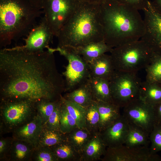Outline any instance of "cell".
Instances as JSON below:
<instances>
[{
  "mask_svg": "<svg viewBox=\"0 0 161 161\" xmlns=\"http://www.w3.org/2000/svg\"><path fill=\"white\" fill-rule=\"evenodd\" d=\"M153 6L161 13V0H149Z\"/></svg>",
  "mask_w": 161,
  "mask_h": 161,
  "instance_id": "ab89813d",
  "label": "cell"
},
{
  "mask_svg": "<svg viewBox=\"0 0 161 161\" xmlns=\"http://www.w3.org/2000/svg\"><path fill=\"white\" fill-rule=\"evenodd\" d=\"M67 140L80 154L92 135L86 128L77 127L65 134Z\"/></svg>",
  "mask_w": 161,
  "mask_h": 161,
  "instance_id": "484cf974",
  "label": "cell"
},
{
  "mask_svg": "<svg viewBox=\"0 0 161 161\" xmlns=\"http://www.w3.org/2000/svg\"><path fill=\"white\" fill-rule=\"evenodd\" d=\"M107 147L100 133L92 135L80 153L81 161L101 160Z\"/></svg>",
  "mask_w": 161,
  "mask_h": 161,
  "instance_id": "e0dca14e",
  "label": "cell"
},
{
  "mask_svg": "<svg viewBox=\"0 0 161 161\" xmlns=\"http://www.w3.org/2000/svg\"><path fill=\"white\" fill-rule=\"evenodd\" d=\"M53 35L44 17L30 31L24 39L25 44L14 47L31 52H42L49 47Z\"/></svg>",
  "mask_w": 161,
  "mask_h": 161,
  "instance_id": "4fadbf2b",
  "label": "cell"
},
{
  "mask_svg": "<svg viewBox=\"0 0 161 161\" xmlns=\"http://www.w3.org/2000/svg\"><path fill=\"white\" fill-rule=\"evenodd\" d=\"M80 1L87 2L90 3H94L100 4L106 0H77Z\"/></svg>",
  "mask_w": 161,
  "mask_h": 161,
  "instance_id": "60d3db41",
  "label": "cell"
},
{
  "mask_svg": "<svg viewBox=\"0 0 161 161\" xmlns=\"http://www.w3.org/2000/svg\"><path fill=\"white\" fill-rule=\"evenodd\" d=\"M145 69V80L161 85V54L153 52L150 61Z\"/></svg>",
  "mask_w": 161,
  "mask_h": 161,
  "instance_id": "83f0119b",
  "label": "cell"
},
{
  "mask_svg": "<svg viewBox=\"0 0 161 161\" xmlns=\"http://www.w3.org/2000/svg\"><path fill=\"white\" fill-rule=\"evenodd\" d=\"M110 52L115 70L137 72L145 69L153 52L140 39L113 48Z\"/></svg>",
  "mask_w": 161,
  "mask_h": 161,
  "instance_id": "5b68a950",
  "label": "cell"
},
{
  "mask_svg": "<svg viewBox=\"0 0 161 161\" xmlns=\"http://www.w3.org/2000/svg\"><path fill=\"white\" fill-rule=\"evenodd\" d=\"M71 48L88 63L106 53L110 52L113 48L107 45L104 40Z\"/></svg>",
  "mask_w": 161,
  "mask_h": 161,
  "instance_id": "ffe728a7",
  "label": "cell"
},
{
  "mask_svg": "<svg viewBox=\"0 0 161 161\" xmlns=\"http://www.w3.org/2000/svg\"><path fill=\"white\" fill-rule=\"evenodd\" d=\"M122 115L128 122L149 134L156 125L154 107L138 98L123 107Z\"/></svg>",
  "mask_w": 161,
  "mask_h": 161,
  "instance_id": "30bf717a",
  "label": "cell"
},
{
  "mask_svg": "<svg viewBox=\"0 0 161 161\" xmlns=\"http://www.w3.org/2000/svg\"><path fill=\"white\" fill-rule=\"evenodd\" d=\"M151 146L149 148L153 153L161 151V126L156 125L149 134Z\"/></svg>",
  "mask_w": 161,
  "mask_h": 161,
  "instance_id": "836d02e7",
  "label": "cell"
},
{
  "mask_svg": "<svg viewBox=\"0 0 161 161\" xmlns=\"http://www.w3.org/2000/svg\"><path fill=\"white\" fill-rule=\"evenodd\" d=\"M158 159L148 146L130 147L124 145L107 147L102 161H153Z\"/></svg>",
  "mask_w": 161,
  "mask_h": 161,
  "instance_id": "7c38bea8",
  "label": "cell"
},
{
  "mask_svg": "<svg viewBox=\"0 0 161 161\" xmlns=\"http://www.w3.org/2000/svg\"><path fill=\"white\" fill-rule=\"evenodd\" d=\"M43 13L26 0H0V47L27 35Z\"/></svg>",
  "mask_w": 161,
  "mask_h": 161,
  "instance_id": "277c9868",
  "label": "cell"
},
{
  "mask_svg": "<svg viewBox=\"0 0 161 161\" xmlns=\"http://www.w3.org/2000/svg\"><path fill=\"white\" fill-rule=\"evenodd\" d=\"M77 0H43L44 16L53 36L57 37L61 30L73 13Z\"/></svg>",
  "mask_w": 161,
  "mask_h": 161,
  "instance_id": "9c48e42d",
  "label": "cell"
},
{
  "mask_svg": "<svg viewBox=\"0 0 161 161\" xmlns=\"http://www.w3.org/2000/svg\"><path fill=\"white\" fill-rule=\"evenodd\" d=\"M32 6L40 10L42 9L43 0H26Z\"/></svg>",
  "mask_w": 161,
  "mask_h": 161,
  "instance_id": "f35d334b",
  "label": "cell"
},
{
  "mask_svg": "<svg viewBox=\"0 0 161 161\" xmlns=\"http://www.w3.org/2000/svg\"><path fill=\"white\" fill-rule=\"evenodd\" d=\"M61 103V100L59 104L44 124V126L50 130L60 131V120Z\"/></svg>",
  "mask_w": 161,
  "mask_h": 161,
  "instance_id": "e575fe53",
  "label": "cell"
},
{
  "mask_svg": "<svg viewBox=\"0 0 161 161\" xmlns=\"http://www.w3.org/2000/svg\"><path fill=\"white\" fill-rule=\"evenodd\" d=\"M137 73L115 70L109 80L113 103L120 108L139 98L142 81Z\"/></svg>",
  "mask_w": 161,
  "mask_h": 161,
  "instance_id": "52a82bcc",
  "label": "cell"
},
{
  "mask_svg": "<svg viewBox=\"0 0 161 161\" xmlns=\"http://www.w3.org/2000/svg\"><path fill=\"white\" fill-rule=\"evenodd\" d=\"M61 107L60 129L64 134L69 132L74 128L78 127L75 120L68 112L66 108L61 100Z\"/></svg>",
  "mask_w": 161,
  "mask_h": 161,
  "instance_id": "1f68e13d",
  "label": "cell"
},
{
  "mask_svg": "<svg viewBox=\"0 0 161 161\" xmlns=\"http://www.w3.org/2000/svg\"><path fill=\"white\" fill-rule=\"evenodd\" d=\"M66 100L86 108L95 100L89 80L75 90L67 92L63 96Z\"/></svg>",
  "mask_w": 161,
  "mask_h": 161,
  "instance_id": "44dd1931",
  "label": "cell"
},
{
  "mask_svg": "<svg viewBox=\"0 0 161 161\" xmlns=\"http://www.w3.org/2000/svg\"><path fill=\"white\" fill-rule=\"evenodd\" d=\"M139 98L154 107L161 102V85L148 82H142Z\"/></svg>",
  "mask_w": 161,
  "mask_h": 161,
  "instance_id": "603a6c76",
  "label": "cell"
},
{
  "mask_svg": "<svg viewBox=\"0 0 161 161\" xmlns=\"http://www.w3.org/2000/svg\"><path fill=\"white\" fill-rule=\"evenodd\" d=\"M68 61L62 75L64 78L65 92L72 91L88 81L91 77L89 64L70 47L51 48Z\"/></svg>",
  "mask_w": 161,
  "mask_h": 161,
  "instance_id": "ba28073f",
  "label": "cell"
},
{
  "mask_svg": "<svg viewBox=\"0 0 161 161\" xmlns=\"http://www.w3.org/2000/svg\"><path fill=\"white\" fill-rule=\"evenodd\" d=\"M13 137L1 138L0 140V160H6L10 149Z\"/></svg>",
  "mask_w": 161,
  "mask_h": 161,
  "instance_id": "d590c367",
  "label": "cell"
},
{
  "mask_svg": "<svg viewBox=\"0 0 161 161\" xmlns=\"http://www.w3.org/2000/svg\"><path fill=\"white\" fill-rule=\"evenodd\" d=\"M60 98L69 113L76 121L78 127L86 128V108L66 100L62 95Z\"/></svg>",
  "mask_w": 161,
  "mask_h": 161,
  "instance_id": "f546056e",
  "label": "cell"
},
{
  "mask_svg": "<svg viewBox=\"0 0 161 161\" xmlns=\"http://www.w3.org/2000/svg\"><path fill=\"white\" fill-rule=\"evenodd\" d=\"M31 52L15 48L0 50V101L36 102L59 100L65 92L64 79L58 72L54 52Z\"/></svg>",
  "mask_w": 161,
  "mask_h": 161,
  "instance_id": "6da1fadb",
  "label": "cell"
},
{
  "mask_svg": "<svg viewBox=\"0 0 161 161\" xmlns=\"http://www.w3.org/2000/svg\"><path fill=\"white\" fill-rule=\"evenodd\" d=\"M129 124V130L124 145L130 147L148 146L149 134L140 127Z\"/></svg>",
  "mask_w": 161,
  "mask_h": 161,
  "instance_id": "cb8c5ba5",
  "label": "cell"
},
{
  "mask_svg": "<svg viewBox=\"0 0 161 161\" xmlns=\"http://www.w3.org/2000/svg\"><path fill=\"white\" fill-rule=\"evenodd\" d=\"M103 40L113 48L141 39L145 32L139 10L114 0L100 4Z\"/></svg>",
  "mask_w": 161,
  "mask_h": 161,
  "instance_id": "7a4b0ae2",
  "label": "cell"
},
{
  "mask_svg": "<svg viewBox=\"0 0 161 161\" xmlns=\"http://www.w3.org/2000/svg\"><path fill=\"white\" fill-rule=\"evenodd\" d=\"M156 125L161 126V102L154 107Z\"/></svg>",
  "mask_w": 161,
  "mask_h": 161,
  "instance_id": "74e56055",
  "label": "cell"
},
{
  "mask_svg": "<svg viewBox=\"0 0 161 161\" xmlns=\"http://www.w3.org/2000/svg\"><path fill=\"white\" fill-rule=\"evenodd\" d=\"M100 4L78 1L57 37L58 47L76 48L103 40Z\"/></svg>",
  "mask_w": 161,
  "mask_h": 161,
  "instance_id": "3957f363",
  "label": "cell"
},
{
  "mask_svg": "<svg viewBox=\"0 0 161 161\" xmlns=\"http://www.w3.org/2000/svg\"><path fill=\"white\" fill-rule=\"evenodd\" d=\"M86 128L92 134L100 133V116L97 101L86 108Z\"/></svg>",
  "mask_w": 161,
  "mask_h": 161,
  "instance_id": "f1b7e54d",
  "label": "cell"
},
{
  "mask_svg": "<svg viewBox=\"0 0 161 161\" xmlns=\"http://www.w3.org/2000/svg\"><path fill=\"white\" fill-rule=\"evenodd\" d=\"M100 116V133L114 123L121 115L120 107L113 103L97 101Z\"/></svg>",
  "mask_w": 161,
  "mask_h": 161,
  "instance_id": "ac0fdd59",
  "label": "cell"
},
{
  "mask_svg": "<svg viewBox=\"0 0 161 161\" xmlns=\"http://www.w3.org/2000/svg\"><path fill=\"white\" fill-rule=\"evenodd\" d=\"M13 138L6 160L10 161L31 160L35 146L27 141Z\"/></svg>",
  "mask_w": 161,
  "mask_h": 161,
  "instance_id": "d6986e66",
  "label": "cell"
},
{
  "mask_svg": "<svg viewBox=\"0 0 161 161\" xmlns=\"http://www.w3.org/2000/svg\"><path fill=\"white\" fill-rule=\"evenodd\" d=\"M120 3L132 7L139 10H143L148 5L149 0H114Z\"/></svg>",
  "mask_w": 161,
  "mask_h": 161,
  "instance_id": "8d00e7d4",
  "label": "cell"
},
{
  "mask_svg": "<svg viewBox=\"0 0 161 161\" xmlns=\"http://www.w3.org/2000/svg\"><path fill=\"white\" fill-rule=\"evenodd\" d=\"M31 160L58 161L50 147L42 146H37L35 147Z\"/></svg>",
  "mask_w": 161,
  "mask_h": 161,
  "instance_id": "d6a6232c",
  "label": "cell"
},
{
  "mask_svg": "<svg viewBox=\"0 0 161 161\" xmlns=\"http://www.w3.org/2000/svg\"><path fill=\"white\" fill-rule=\"evenodd\" d=\"M145 32L141 38L153 52L161 54V13L149 1L143 10Z\"/></svg>",
  "mask_w": 161,
  "mask_h": 161,
  "instance_id": "8fae6325",
  "label": "cell"
},
{
  "mask_svg": "<svg viewBox=\"0 0 161 161\" xmlns=\"http://www.w3.org/2000/svg\"><path fill=\"white\" fill-rule=\"evenodd\" d=\"M89 82L95 100L113 103L109 80L90 77Z\"/></svg>",
  "mask_w": 161,
  "mask_h": 161,
  "instance_id": "7402d4cb",
  "label": "cell"
},
{
  "mask_svg": "<svg viewBox=\"0 0 161 161\" xmlns=\"http://www.w3.org/2000/svg\"><path fill=\"white\" fill-rule=\"evenodd\" d=\"M50 147L58 161H81L80 154L67 140Z\"/></svg>",
  "mask_w": 161,
  "mask_h": 161,
  "instance_id": "d4e9b609",
  "label": "cell"
},
{
  "mask_svg": "<svg viewBox=\"0 0 161 161\" xmlns=\"http://www.w3.org/2000/svg\"><path fill=\"white\" fill-rule=\"evenodd\" d=\"M43 125L41 118L37 114L31 120L15 129L12 132V137L27 141L35 147Z\"/></svg>",
  "mask_w": 161,
  "mask_h": 161,
  "instance_id": "9a60e30c",
  "label": "cell"
},
{
  "mask_svg": "<svg viewBox=\"0 0 161 161\" xmlns=\"http://www.w3.org/2000/svg\"><path fill=\"white\" fill-rule=\"evenodd\" d=\"M36 102L27 100L1 101L0 134L12 132L37 114Z\"/></svg>",
  "mask_w": 161,
  "mask_h": 161,
  "instance_id": "8992f818",
  "label": "cell"
},
{
  "mask_svg": "<svg viewBox=\"0 0 161 161\" xmlns=\"http://www.w3.org/2000/svg\"><path fill=\"white\" fill-rule=\"evenodd\" d=\"M129 129V123L121 115L112 124L100 133L107 147H114L124 144Z\"/></svg>",
  "mask_w": 161,
  "mask_h": 161,
  "instance_id": "5bb4252c",
  "label": "cell"
},
{
  "mask_svg": "<svg viewBox=\"0 0 161 161\" xmlns=\"http://www.w3.org/2000/svg\"><path fill=\"white\" fill-rule=\"evenodd\" d=\"M89 64L91 77L109 80L115 71L110 55L106 53Z\"/></svg>",
  "mask_w": 161,
  "mask_h": 161,
  "instance_id": "2e32d148",
  "label": "cell"
},
{
  "mask_svg": "<svg viewBox=\"0 0 161 161\" xmlns=\"http://www.w3.org/2000/svg\"><path fill=\"white\" fill-rule=\"evenodd\" d=\"M67 140L66 134L60 131L50 130L43 126L35 147H51Z\"/></svg>",
  "mask_w": 161,
  "mask_h": 161,
  "instance_id": "4316f807",
  "label": "cell"
},
{
  "mask_svg": "<svg viewBox=\"0 0 161 161\" xmlns=\"http://www.w3.org/2000/svg\"><path fill=\"white\" fill-rule=\"evenodd\" d=\"M60 102V98L55 101L43 99L36 102L37 113L41 118L43 124L47 121Z\"/></svg>",
  "mask_w": 161,
  "mask_h": 161,
  "instance_id": "4dcf8cb0",
  "label": "cell"
}]
</instances>
